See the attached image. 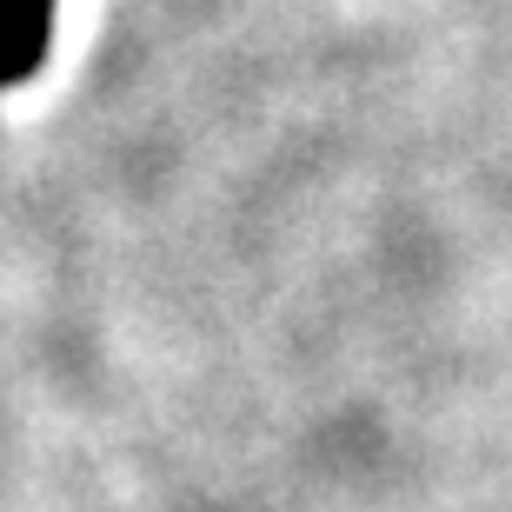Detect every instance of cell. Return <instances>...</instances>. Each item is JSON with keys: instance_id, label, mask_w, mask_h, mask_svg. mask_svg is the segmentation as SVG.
Wrapping results in <instances>:
<instances>
[{"instance_id": "obj_1", "label": "cell", "mask_w": 512, "mask_h": 512, "mask_svg": "<svg viewBox=\"0 0 512 512\" xmlns=\"http://www.w3.org/2000/svg\"><path fill=\"white\" fill-rule=\"evenodd\" d=\"M40 47H47V0H0V80L34 74Z\"/></svg>"}]
</instances>
